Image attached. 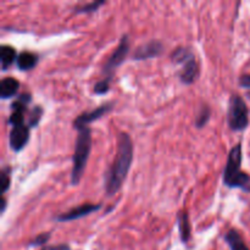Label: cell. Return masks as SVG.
I'll return each instance as SVG.
<instances>
[{"instance_id":"obj_5","label":"cell","mask_w":250,"mask_h":250,"mask_svg":"<svg viewBox=\"0 0 250 250\" xmlns=\"http://www.w3.org/2000/svg\"><path fill=\"white\" fill-rule=\"evenodd\" d=\"M129 49H131L129 38L127 34H124L122 38L120 39V43L119 45H117V48L115 49L114 53L109 56V59H107V61L105 62V65L103 66V75H104V77L111 78L112 80L116 68L119 67L120 65H122V63L125 62V60L127 59Z\"/></svg>"},{"instance_id":"obj_10","label":"cell","mask_w":250,"mask_h":250,"mask_svg":"<svg viewBox=\"0 0 250 250\" xmlns=\"http://www.w3.org/2000/svg\"><path fill=\"white\" fill-rule=\"evenodd\" d=\"M178 77L183 84H192L199 77V65L195 56L190 58L182 65V68L178 72Z\"/></svg>"},{"instance_id":"obj_19","label":"cell","mask_w":250,"mask_h":250,"mask_svg":"<svg viewBox=\"0 0 250 250\" xmlns=\"http://www.w3.org/2000/svg\"><path fill=\"white\" fill-rule=\"evenodd\" d=\"M11 168L9 166L2 167L1 172H0V186H1V195H4L7 190L10 189V183H11Z\"/></svg>"},{"instance_id":"obj_7","label":"cell","mask_w":250,"mask_h":250,"mask_svg":"<svg viewBox=\"0 0 250 250\" xmlns=\"http://www.w3.org/2000/svg\"><path fill=\"white\" fill-rule=\"evenodd\" d=\"M100 208H102V204L80 205V207H76V208H73V209L68 210V211L58 215V216L55 217V221H59V222L75 221V220L82 219V217H85V216H88V215L93 214V212L98 211Z\"/></svg>"},{"instance_id":"obj_20","label":"cell","mask_w":250,"mask_h":250,"mask_svg":"<svg viewBox=\"0 0 250 250\" xmlns=\"http://www.w3.org/2000/svg\"><path fill=\"white\" fill-rule=\"evenodd\" d=\"M43 116V107L41 105H36L29 110V119H28V127H36L39 124Z\"/></svg>"},{"instance_id":"obj_16","label":"cell","mask_w":250,"mask_h":250,"mask_svg":"<svg viewBox=\"0 0 250 250\" xmlns=\"http://www.w3.org/2000/svg\"><path fill=\"white\" fill-rule=\"evenodd\" d=\"M193 56H194L193 51L190 50L189 48H183V46L177 48L176 50H173L172 54H171V59H172L173 62L177 63V65H183L186 61L189 60Z\"/></svg>"},{"instance_id":"obj_13","label":"cell","mask_w":250,"mask_h":250,"mask_svg":"<svg viewBox=\"0 0 250 250\" xmlns=\"http://www.w3.org/2000/svg\"><path fill=\"white\" fill-rule=\"evenodd\" d=\"M177 226L181 241L187 244L190 239V222L187 211H181L177 216Z\"/></svg>"},{"instance_id":"obj_12","label":"cell","mask_w":250,"mask_h":250,"mask_svg":"<svg viewBox=\"0 0 250 250\" xmlns=\"http://www.w3.org/2000/svg\"><path fill=\"white\" fill-rule=\"evenodd\" d=\"M224 238L231 250H250L246 242H244V239L242 238L241 233L236 229H229Z\"/></svg>"},{"instance_id":"obj_8","label":"cell","mask_w":250,"mask_h":250,"mask_svg":"<svg viewBox=\"0 0 250 250\" xmlns=\"http://www.w3.org/2000/svg\"><path fill=\"white\" fill-rule=\"evenodd\" d=\"M164 51V44L160 41L151 39L146 43L142 44L134 50L132 59L133 60H146V59H153L156 56H160Z\"/></svg>"},{"instance_id":"obj_3","label":"cell","mask_w":250,"mask_h":250,"mask_svg":"<svg viewBox=\"0 0 250 250\" xmlns=\"http://www.w3.org/2000/svg\"><path fill=\"white\" fill-rule=\"evenodd\" d=\"M77 131L78 134L72 155V171H71V185L72 186H78V183L82 180L90 151H92V131L89 127H83Z\"/></svg>"},{"instance_id":"obj_11","label":"cell","mask_w":250,"mask_h":250,"mask_svg":"<svg viewBox=\"0 0 250 250\" xmlns=\"http://www.w3.org/2000/svg\"><path fill=\"white\" fill-rule=\"evenodd\" d=\"M20 88V82L14 77H5L0 83V97L1 99H9L17 94Z\"/></svg>"},{"instance_id":"obj_9","label":"cell","mask_w":250,"mask_h":250,"mask_svg":"<svg viewBox=\"0 0 250 250\" xmlns=\"http://www.w3.org/2000/svg\"><path fill=\"white\" fill-rule=\"evenodd\" d=\"M29 141V127L26 125H20V126L12 127L9 134V144L10 148L14 151L19 153L26 146Z\"/></svg>"},{"instance_id":"obj_21","label":"cell","mask_w":250,"mask_h":250,"mask_svg":"<svg viewBox=\"0 0 250 250\" xmlns=\"http://www.w3.org/2000/svg\"><path fill=\"white\" fill-rule=\"evenodd\" d=\"M110 83H111V78L104 77L103 80L98 81L94 85V93L95 94H106L110 90Z\"/></svg>"},{"instance_id":"obj_1","label":"cell","mask_w":250,"mask_h":250,"mask_svg":"<svg viewBox=\"0 0 250 250\" xmlns=\"http://www.w3.org/2000/svg\"><path fill=\"white\" fill-rule=\"evenodd\" d=\"M133 161V142L128 133L117 137L116 156L104 175L105 194L112 197L121 189Z\"/></svg>"},{"instance_id":"obj_22","label":"cell","mask_w":250,"mask_h":250,"mask_svg":"<svg viewBox=\"0 0 250 250\" xmlns=\"http://www.w3.org/2000/svg\"><path fill=\"white\" fill-rule=\"evenodd\" d=\"M9 124L12 127L24 125V111H12L9 117Z\"/></svg>"},{"instance_id":"obj_26","label":"cell","mask_w":250,"mask_h":250,"mask_svg":"<svg viewBox=\"0 0 250 250\" xmlns=\"http://www.w3.org/2000/svg\"><path fill=\"white\" fill-rule=\"evenodd\" d=\"M5 209H6V199L4 198V195H1V212H4Z\"/></svg>"},{"instance_id":"obj_25","label":"cell","mask_w":250,"mask_h":250,"mask_svg":"<svg viewBox=\"0 0 250 250\" xmlns=\"http://www.w3.org/2000/svg\"><path fill=\"white\" fill-rule=\"evenodd\" d=\"M239 85L242 88H250V75H242L239 78Z\"/></svg>"},{"instance_id":"obj_15","label":"cell","mask_w":250,"mask_h":250,"mask_svg":"<svg viewBox=\"0 0 250 250\" xmlns=\"http://www.w3.org/2000/svg\"><path fill=\"white\" fill-rule=\"evenodd\" d=\"M0 60H1L2 70H7L14 63V61L17 60L16 50L10 45H1L0 46Z\"/></svg>"},{"instance_id":"obj_18","label":"cell","mask_w":250,"mask_h":250,"mask_svg":"<svg viewBox=\"0 0 250 250\" xmlns=\"http://www.w3.org/2000/svg\"><path fill=\"white\" fill-rule=\"evenodd\" d=\"M105 4V0H97V1L87 2V4L78 5L75 7V12L77 14H90V12H94L99 9L100 6Z\"/></svg>"},{"instance_id":"obj_14","label":"cell","mask_w":250,"mask_h":250,"mask_svg":"<svg viewBox=\"0 0 250 250\" xmlns=\"http://www.w3.org/2000/svg\"><path fill=\"white\" fill-rule=\"evenodd\" d=\"M37 63H38V56L31 51H22L17 56L16 66L21 71L32 70V68L36 67Z\"/></svg>"},{"instance_id":"obj_23","label":"cell","mask_w":250,"mask_h":250,"mask_svg":"<svg viewBox=\"0 0 250 250\" xmlns=\"http://www.w3.org/2000/svg\"><path fill=\"white\" fill-rule=\"evenodd\" d=\"M50 239V233H42L39 236H37L33 241H31L28 243L29 247H39L46 244V242Z\"/></svg>"},{"instance_id":"obj_6","label":"cell","mask_w":250,"mask_h":250,"mask_svg":"<svg viewBox=\"0 0 250 250\" xmlns=\"http://www.w3.org/2000/svg\"><path fill=\"white\" fill-rule=\"evenodd\" d=\"M114 105L115 104L112 102L105 103V104L100 105V106L95 107V109L90 110V111H85L83 112V114L78 115V116L75 119V121H73V127H75L76 129L83 128V127H88V125L97 121V120L102 119L105 114L111 111Z\"/></svg>"},{"instance_id":"obj_24","label":"cell","mask_w":250,"mask_h":250,"mask_svg":"<svg viewBox=\"0 0 250 250\" xmlns=\"http://www.w3.org/2000/svg\"><path fill=\"white\" fill-rule=\"evenodd\" d=\"M41 250H71V249H70V246H67V244H58V246L43 247Z\"/></svg>"},{"instance_id":"obj_4","label":"cell","mask_w":250,"mask_h":250,"mask_svg":"<svg viewBox=\"0 0 250 250\" xmlns=\"http://www.w3.org/2000/svg\"><path fill=\"white\" fill-rule=\"evenodd\" d=\"M227 124L234 132L244 131L249 125V111L243 98L232 94L227 109Z\"/></svg>"},{"instance_id":"obj_17","label":"cell","mask_w":250,"mask_h":250,"mask_svg":"<svg viewBox=\"0 0 250 250\" xmlns=\"http://www.w3.org/2000/svg\"><path fill=\"white\" fill-rule=\"evenodd\" d=\"M210 116H211L210 107L208 106V105H203L199 109V111H198L197 117H195V127H197V128H203V127H205V125L209 122Z\"/></svg>"},{"instance_id":"obj_2","label":"cell","mask_w":250,"mask_h":250,"mask_svg":"<svg viewBox=\"0 0 250 250\" xmlns=\"http://www.w3.org/2000/svg\"><path fill=\"white\" fill-rule=\"evenodd\" d=\"M242 144L238 143L229 150L224 170V185L229 188H239L250 192V176L242 171Z\"/></svg>"}]
</instances>
